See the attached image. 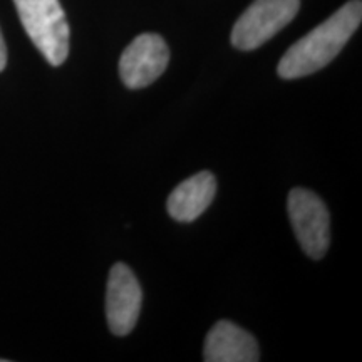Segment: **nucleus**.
<instances>
[{
  "mask_svg": "<svg viewBox=\"0 0 362 362\" xmlns=\"http://www.w3.org/2000/svg\"><path fill=\"white\" fill-rule=\"evenodd\" d=\"M361 21L362 2L351 0L284 54L277 67L280 78L298 79L324 69L349 42Z\"/></svg>",
  "mask_w": 362,
  "mask_h": 362,
  "instance_id": "nucleus-1",
  "label": "nucleus"
},
{
  "mask_svg": "<svg viewBox=\"0 0 362 362\" xmlns=\"http://www.w3.org/2000/svg\"><path fill=\"white\" fill-rule=\"evenodd\" d=\"M27 35L51 66L69 56V24L59 0H13Z\"/></svg>",
  "mask_w": 362,
  "mask_h": 362,
  "instance_id": "nucleus-2",
  "label": "nucleus"
},
{
  "mask_svg": "<svg viewBox=\"0 0 362 362\" xmlns=\"http://www.w3.org/2000/svg\"><path fill=\"white\" fill-rule=\"evenodd\" d=\"M287 211L298 245L314 260H320L330 245V215L319 194L305 188L288 193Z\"/></svg>",
  "mask_w": 362,
  "mask_h": 362,
  "instance_id": "nucleus-3",
  "label": "nucleus"
},
{
  "mask_svg": "<svg viewBox=\"0 0 362 362\" xmlns=\"http://www.w3.org/2000/svg\"><path fill=\"white\" fill-rule=\"evenodd\" d=\"M298 8L300 0H255L233 25L232 44L240 51L259 49L291 24Z\"/></svg>",
  "mask_w": 362,
  "mask_h": 362,
  "instance_id": "nucleus-4",
  "label": "nucleus"
},
{
  "mask_svg": "<svg viewBox=\"0 0 362 362\" xmlns=\"http://www.w3.org/2000/svg\"><path fill=\"white\" fill-rule=\"evenodd\" d=\"M143 291L138 279L126 264H115L106 285V319L110 330L117 337L131 334L139 319Z\"/></svg>",
  "mask_w": 362,
  "mask_h": 362,
  "instance_id": "nucleus-5",
  "label": "nucleus"
},
{
  "mask_svg": "<svg viewBox=\"0 0 362 362\" xmlns=\"http://www.w3.org/2000/svg\"><path fill=\"white\" fill-rule=\"evenodd\" d=\"M170 49L158 34L138 35L119 59V76L126 88H148L166 71Z\"/></svg>",
  "mask_w": 362,
  "mask_h": 362,
  "instance_id": "nucleus-6",
  "label": "nucleus"
},
{
  "mask_svg": "<svg viewBox=\"0 0 362 362\" xmlns=\"http://www.w3.org/2000/svg\"><path fill=\"white\" fill-rule=\"evenodd\" d=\"M259 344L250 332L230 320H220L205 339L203 361L206 362H257Z\"/></svg>",
  "mask_w": 362,
  "mask_h": 362,
  "instance_id": "nucleus-7",
  "label": "nucleus"
},
{
  "mask_svg": "<svg viewBox=\"0 0 362 362\" xmlns=\"http://www.w3.org/2000/svg\"><path fill=\"white\" fill-rule=\"evenodd\" d=\"M216 193V178L210 171L189 176L181 181L171 192L166 208L173 220L189 223L200 216L211 205Z\"/></svg>",
  "mask_w": 362,
  "mask_h": 362,
  "instance_id": "nucleus-8",
  "label": "nucleus"
},
{
  "mask_svg": "<svg viewBox=\"0 0 362 362\" xmlns=\"http://www.w3.org/2000/svg\"><path fill=\"white\" fill-rule=\"evenodd\" d=\"M7 66V47H6V40H4L2 30H0V72L6 69Z\"/></svg>",
  "mask_w": 362,
  "mask_h": 362,
  "instance_id": "nucleus-9",
  "label": "nucleus"
}]
</instances>
